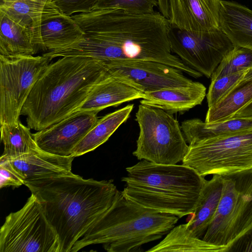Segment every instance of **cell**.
<instances>
[{"label":"cell","mask_w":252,"mask_h":252,"mask_svg":"<svg viewBox=\"0 0 252 252\" xmlns=\"http://www.w3.org/2000/svg\"><path fill=\"white\" fill-rule=\"evenodd\" d=\"M98 0H52L63 14L71 16L75 13L92 11Z\"/></svg>","instance_id":"31"},{"label":"cell","mask_w":252,"mask_h":252,"mask_svg":"<svg viewBox=\"0 0 252 252\" xmlns=\"http://www.w3.org/2000/svg\"><path fill=\"white\" fill-rule=\"evenodd\" d=\"M135 116L139 134L132 153L134 157L161 164H175L183 161L189 145L173 114L140 104Z\"/></svg>","instance_id":"7"},{"label":"cell","mask_w":252,"mask_h":252,"mask_svg":"<svg viewBox=\"0 0 252 252\" xmlns=\"http://www.w3.org/2000/svg\"><path fill=\"white\" fill-rule=\"evenodd\" d=\"M230 252H252V226L228 247Z\"/></svg>","instance_id":"33"},{"label":"cell","mask_w":252,"mask_h":252,"mask_svg":"<svg viewBox=\"0 0 252 252\" xmlns=\"http://www.w3.org/2000/svg\"><path fill=\"white\" fill-rule=\"evenodd\" d=\"M94 111H78L32 134L38 148L50 154L73 157L74 148L98 120Z\"/></svg>","instance_id":"13"},{"label":"cell","mask_w":252,"mask_h":252,"mask_svg":"<svg viewBox=\"0 0 252 252\" xmlns=\"http://www.w3.org/2000/svg\"><path fill=\"white\" fill-rule=\"evenodd\" d=\"M85 35L78 23L71 17L62 14L52 17L40 25L41 50H58L78 41Z\"/></svg>","instance_id":"21"},{"label":"cell","mask_w":252,"mask_h":252,"mask_svg":"<svg viewBox=\"0 0 252 252\" xmlns=\"http://www.w3.org/2000/svg\"><path fill=\"white\" fill-rule=\"evenodd\" d=\"M142 88L130 79L107 71L93 87L78 111H100L110 106L143 98ZM77 112V111H76Z\"/></svg>","instance_id":"15"},{"label":"cell","mask_w":252,"mask_h":252,"mask_svg":"<svg viewBox=\"0 0 252 252\" xmlns=\"http://www.w3.org/2000/svg\"><path fill=\"white\" fill-rule=\"evenodd\" d=\"M227 249L194 236L186 223L175 226L162 241L146 252H227Z\"/></svg>","instance_id":"25"},{"label":"cell","mask_w":252,"mask_h":252,"mask_svg":"<svg viewBox=\"0 0 252 252\" xmlns=\"http://www.w3.org/2000/svg\"><path fill=\"white\" fill-rule=\"evenodd\" d=\"M220 28L234 46L252 50V10L233 1L221 0Z\"/></svg>","instance_id":"19"},{"label":"cell","mask_w":252,"mask_h":252,"mask_svg":"<svg viewBox=\"0 0 252 252\" xmlns=\"http://www.w3.org/2000/svg\"><path fill=\"white\" fill-rule=\"evenodd\" d=\"M168 38L172 52L208 78L234 47L220 28L193 33L170 25Z\"/></svg>","instance_id":"11"},{"label":"cell","mask_w":252,"mask_h":252,"mask_svg":"<svg viewBox=\"0 0 252 252\" xmlns=\"http://www.w3.org/2000/svg\"><path fill=\"white\" fill-rule=\"evenodd\" d=\"M206 96V88L196 82L192 86L169 88L144 93L140 104L161 109L172 114L183 113L200 105Z\"/></svg>","instance_id":"18"},{"label":"cell","mask_w":252,"mask_h":252,"mask_svg":"<svg viewBox=\"0 0 252 252\" xmlns=\"http://www.w3.org/2000/svg\"><path fill=\"white\" fill-rule=\"evenodd\" d=\"M252 68V50L234 46L222 58L213 73L211 80Z\"/></svg>","instance_id":"28"},{"label":"cell","mask_w":252,"mask_h":252,"mask_svg":"<svg viewBox=\"0 0 252 252\" xmlns=\"http://www.w3.org/2000/svg\"><path fill=\"white\" fill-rule=\"evenodd\" d=\"M157 6V0H98L93 10L119 9L131 14H146L154 13Z\"/></svg>","instance_id":"29"},{"label":"cell","mask_w":252,"mask_h":252,"mask_svg":"<svg viewBox=\"0 0 252 252\" xmlns=\"http://www.w3.org/2000/svg\"><path fill=\"white\" fill-rule=\"evenodd\" d=\"M44 0L48 1V0Z\"/></svg>","instance_id":"38"},{"label":"cell","mask_w":252,"mask_h":252,"mask_svg":"<svg viewBox=\"0 0 252 252\" xmlns=\"http://www.w3.org/2000/svg\"><path fill=\"white\" fill-rule=\"evenodd\" d=\"M73 157H61L41 150L14 158H4L25 183L33 180L69 174Z\"/></svg>","instance_id":"16"},{"label":"cell","mask_w":252,"mask_h":252,"mask_svg":"<svg viewBox=\"0 0 252 252\" xmlns=\"http://www.w3.org/2000/svg\"><path fill=\"white\" fill-rule=\"evenodd\" d=\"M51 61L43 55H0V125L19 120L28 95Z\"/></svg>","instance_id":"10"},{"label":"cell","mask_w":252,"mask_h":252,"mask_svg":"<svg viewBox=\"0 0 252 252\" xmlns=\"http://www.w3.org/2000/svg\"><path fill=\"white\" fill-rule=\"evenodd\" d=\"M0 55L33 56L39 50L32 31L0 11Z\"/></svg>","instance_id":"22"},{"label":"cell","mask_w":252,"mask_h":252,"mask_svg":"<svg viewBox=\"0 0 252 252\" xmlns=\"http://www.w3.org/2000/svg\"><path fill=\"white\" fill-rule=\"evenodd\" d=\"M52 0H48L49 1H52Z\"/></svg>","instance_id":"37"},{"label":"cell","mask_w":252,"mask_h":252,"mask_svg":"<svg viewBox=\"0 0 252 252\" xmlns=\"http://www.w3.org/2000/svg\"><path fill=\"white\" fill-rule=\"evenodd\" d=\"M180 218L143 207L120 191L111 207L74 245L70 252L102 244L108 252L139 251L141 246L166 235Z\"/></svg>","instance_id":"5"},{"label":"cell","mask_w":252,"mask_h":252,"mask_svg":"<svg viewBox=\"0 0 252 252\" xmlns=\"http://www.w3.org/2000/svg\"><path fill=\"white\" fill-rule=\"evenodd\" d=\"M104 65L107 71L125 76L138 84L144 93L187 87L196 83L185 76L181 70L154 61H115Z\"/></svg>","instance_id":"12"},{"label":"cell","mask_w":252,"mask_h":252,"mask_svg":"<svg viewBox=\"0 0 252 252\" xmlns=\"http://www.w3.org/2000/svg\"><path fill=\"white\" fill-rule=\"evenodd\" d=\"M159 12L167 20L169 17V0H157Z\"/></svg>","instance_id":"35"},{"label":"cell","mask_w":252,"mask_h":252,"mask_svg":"<svg viewBox=\"0 0 252 252\" xmlns=\"http://www.w3.org/2000/svg\"><path fill=\"white\" fill-rule=\"evenodd\" d=\"M134 105L130 104L98 119L74 148L76 157L92 151L105 142L118 128L129 118Z\"/></svg>","instance_id":"23"},{"label":"cell","mask_w":252,"mask_h":252,"mask_svg":"<svg viewBox=\"0 0 252 252\" xmlns=\"http://www.w3.org/2000/svg\"><path fill=\"white\" fill-rule=\"evenodd\" d=\"M221 175H213L207 180L197 205L189 215L187 223L191 233L202 239L217 211L223 189Z\"/></svg>","instance_id":"20"},{"label":"cell","mask_w":252,"mask_h":252,"mask_svg":"<svg viewBox=\"0 0 252 252\" xmlns=\"http://www.w3.org/2000/svg\"><path fill=\"white\" fill-rule=\"evenodd\" d=\"M252 100V79L241 80L225 95L208 107L205 122L208 123L230 120Z\"/></svg>","instance_id":"26"},{"label":"cell","mask_w":252,"mask_h":252,"mask_svg":"<svg viewBox=\"0 0 252 252\" xmlns=\"http://www.w3.org/2000/svg\"><path fill=\"white\" fill-rule=\"evenodd\" d=\"M71 17L85 35L71 45L51 51L53 59L88 57L104 65L115 61H154L195 78L203 76L173 54L168 38L170 24L160 12L135 14L119 9H100Z\"/></svg>","instance_id":"1"},{"label":"cell","mask_w":252,"mask_h":252,"mask_svg":"<svg viewBox=\"0 0 252 252\" xmlns=\"http://www.w3.org/2000/svg\"><path fill=\"white\" fill-rule=\"evenodd\" d=\"M251 79H252V68L247 71L242 80H248Z\"/></svg>","instance_id":"36"},{"label":"cell","mask_w":252,"mask_h":252,"mask_svg":"<svg viewBox=\"0 0 252 252\" xmlns=\"http://www.w3.org/2000/svg\"><path fill=\"white\" fill-rule=\"evenodd\" d=\"M122 178L126 199L149 209L179 218L194 211L206 182L184 164H161L141 160L126 168Z\"/></svg>","instance_id":"4"},{"label":"cell","mask_w":252,"mask_h":252,"mask_svg":"<svg viewBox=\"0 0 252 252\" xmlns=\"http://www.w3.org/2000/svg\"><path fill=\"white\" fill-rule=\"evenodd\" d=\"M247 71H241L211 80L206 96L208 107H210L215 104L230 91L242 80Z\"/></svg>","instance_id":"30"},{"label":"cell","mask_w":252,"mask_h":252,"mask_svg":"<svg viewBox=\"0 0 252 252\" xmlns=\"http://www.w3.org/2000/svg\"><path fill=\"white\" fill-rule=\"evenodd\" d=\"M107 69L88 57H63L50 63L32 87L22 108L28 127L40 130L77 111Z\"/></svg>","instance_id":"3"},{"label":"cell","mask_w":252,"mask_h":252,"mask_svg":"<svg viewBox=\"0 0 252 252\" xmlns=\"http://www.w3.org/2000/svg\"><path fill=\"white\" fill-rule=\"evenodd\" d=\"M252 119V100L237 111L230 119Z\"/></svg>","instance_id":"34"},{"label":"cell","mask_w":252,"mask_h":252,"mask_svg":"<svg viewBox=\"0 0 252 252\" xmlns=\"http://www.w3.org/2000/svg\"><path fill=\"white\" fill-rule=\"evenodd\" d=\"M221 0H169L170 25L190 32L220 28Z\"/></svg>","instance_id":"14"},{"label":"cell","mask_w":252,"mask_h":252,"mask_svg":"<svg viewBox=\"0 0 252 252\" xmlns=\"http://www.w3.org/2000/svg\"><path fill=\"white\" fill-rule=\"evenodd\" d=\"M24 185L40 202L57 234L60 252H70L111 207L120 192L112 180L85 179L72 172Z\"/></svg>","instance_id":"2"},{"label":"cell","mask_w":252,"mask_h":252,"mask_svg":"<svg viewBox=\"0 0 252 252\" xmlns=\"http://www.w3.org/2000/svg\"><path fill=\"white\" fill-rule=\"evenodd\" d=\"M24 185L23 181L11 167L8 162L0 158V188L18 187Z\"/></svg>","instance_id":"32"},{"label":"cell","mask_w":252,"mask_h":252,"mask_svg":"<svg viewBox=\"0 0 252 252\" xmlns=\"http://www.w3.org/2000/svg\"><path fill=\"white\" fill-rule=\"evenodd\" d=\"M0 252H60L55 230L32 194L19 210L10 213L0 230Z\"/></svg>","instance_id":"9"},{"label":"cell","mask_w":252,"mask_h":252,"mask_svg":"<svg viewBox=\"0 0 252 252\" xmlns=\"http://www.w3.org/2000/svg\"><path fill=\"white\" fill-rule=\"evenodd\" d=\"M221 176V196L202 239L228 248L252 226V169Z\"/></svg>","instance_id":"6"},{"label":"cell","mask_w":252,"mask_h":252,"mask_svg":"<svg viewBox=\"0 0 252 252\" xmlns=\"http://www.w3.org/2000/svg\"><path fill=\"white\" fill-rule=\"evenodd\" d=\"M181 128L188 144L252 128V119H232L216 123H206L198 118L185 120Z\"/></svg>","instance_id":"24"},{"label":"cell","mask_w":252,"mask_h":252,"mask_svg":"<svg viewBox=\"0 0 252 252\" xmlns=\"http://www.w3.org/2000/svg\"><path fill=\"white\" fill-rule=\"evenodd\" d=\"M0 126L1 141L4 145L1 158H14L40 150L30 128L23 125L20 120L13 124Z\"/></svg>","instance_id":"27"},{"label":"cell","mask_w":252,"mask_h":252,"mask_svg":"<svg viewBox=\"0 0 252 252\" xmlns=\"http://www.w3.org/2000/svg\"><path fill=\"white\" fill-rule=\"evenodd\" d=\"M189 145L182 164L203 177L252 169V128Z\"/></svg>","instance_id":"8"},{"label":"cell","mask_w":252,"mask_h":252,"mask_svg":"<svg viewBox=\"0 0 252 252\" xmlns=\"http://www.w3.org/2000/svg\"><path fill=\"white\" fill-rule=\"evenodd\" d=\"M0 11L17 23L31 30L40 50L41 23L63 14L53 1L44 0H0Z\"/></svg>","instance_id":"17"}]
</instances>
